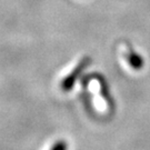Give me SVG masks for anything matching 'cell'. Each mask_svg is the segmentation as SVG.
Here are the masks:
<instances>
[{
	"label": "cell",
	"instance_id": "obj_1",
	"mask_svg": "<svg viewBox=\"0 0 150 150\" xmlns=\"http://www.w3.org/2000/svg\"><path fill=\"white\" fill-rule=\"evenodd\" d=\"M89 64H90V59H89L88 57H86V58H83V59L81 60L80 62L78 64V66L71 71V74H69V75L64 79L62 83H61L62 90H64V91L71 90L74 85H75V82L77 81V79H78V77L80 76V74L85 70V68H86Z\"/></svg>",
	"mask_w": 150,
	"mask_h": 150
},
{
	"label": "cell",
	"instance_id": "obj_2",
	"mask_svg": "<svg viewBox=\"0 0 150 150\" xmlns=\"http://www.w3.org/2000/svg\"><path fill=\"white\" fill-rule=\"evenodd\" d=\"M128 61L129 64H130V66L137 70L140 69L142 67V64H144L142 58L138 54H134V52H130V54H129L128 57Z\"/></svg>",
	"mask_w": 150,
	"mask_h": 150
},
{
	"label": "cell",
	"instance_id": "obj_3",
	"mask_svg": "<svg viewBox=\"0 0 150 150\" xmlns=\"http://www.w3.org/2000/svg\"><path fill=\"white\" fill-rule=\"evenodd\" d=\"M66 149H67V145L64 142H62V141H60L58 144H56L51 150H66Z\"/></svg>",
	"mask_w": 150,
	"mask_h": 150
}]
</instances>
